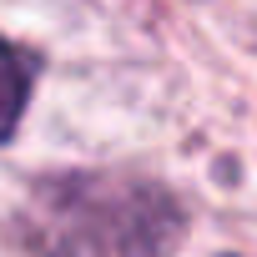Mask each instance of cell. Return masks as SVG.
Wrapping results in <instances>:
<instances>
[{
  "label": "cell",
  "mask_w": 257,
  "mask_h": 257,
  "mask_svg": "<svg viewBox=\"0 0 257 257\" xmlns=\"http://www.w3.org/2000/svg\"><path fill=\"white\" fill-rule=\"evenodd\" d=\"M182 227V202L167 187L111 172L46 177L16 217L36 257H172Z\"/></svg>",
  "instance_id": "obj_1"
},
{
  "label": "cell",
  "mask_w": 257,
  "mask_h": 257,
  "mask_svg": "<svg viewBox=\"0 0 257 257\" xmlns=\"http://www.w3.org/2000/svg\"><path fill=\"white\" fill-rule=\"evenodd\" d=\"M31 86H36V56L0 36V142L16 137L26 101H31Z\"/></svg>",
  "instance_id": "obj_2"
}]
</instances>
